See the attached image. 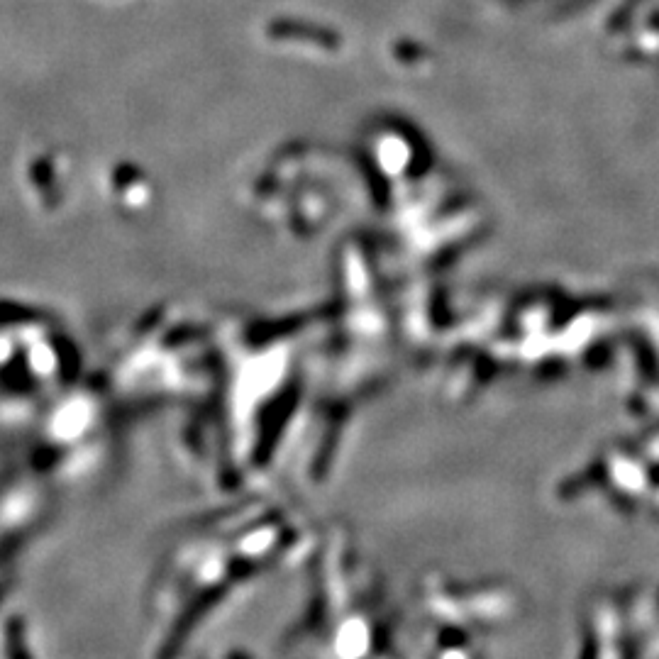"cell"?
I'll return each instance as SVG.
<instances>
[{
	"instance_id": "cell-1",
	"label": "cell",
	"mask_w": 659,
	"mask_h": 659,
	"mask_svg": "<svg viewBox=\"0 0 659 659\" xmlns=\"http://www.w3.org/2000/svg\"><path fill=\"white\" fill-rule=\"evenodd\" d=\"M30 176H32V184H35L37 191H40L44 208L47 210L57 208L59 201H62V193H59V184H57V176H54L52 159L49 157L35 159L30 166Z\"/></svg>"
}]
</instances>
